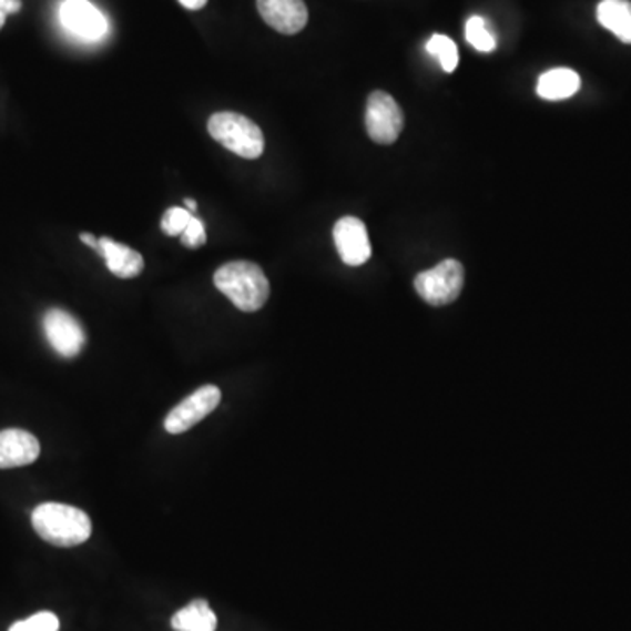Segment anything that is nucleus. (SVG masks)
<instances>
[{
    "label": "nucleus",
    "mask_w": 631,
    "mask_h": 631,
    "mask_svg": "<svg viewBox=\"0 0 631 631\" xmlns=\"http://www.w3.org/2000/svg\"><path fill=\"white\" fill-rule=\"evenodd\" d=\"M214 286L244 313H256L265 306L271 285L259 265L246 259L222 265L214 274Z\"/></svg>",
    "instance_id": "1"
},
{
    "label": "nucleus",
    "mask_w": 631,
    "mask_h": 631,
    "mask_svg": "<svg viewBox=\"0 0 631 631\" xmlns=\"http://www.w3.org/2000/svg\"><path fill=\"white\" fill-rule=\"evenodd\" d=\"M32 527L42 540L57 548H75L92 536V519L78 507L47 502L32 512Z\"/></svg>",
    "instance_id": "2"
},
{
    "label": "nucleus",
    "mask_w": 631,
    "mask_h": 631,
    "mask_svg": "<svg viewBox=\"0 0 631 631\" xmlns=\"http://www.w3.org/2000/svg\"><path fill=\"white\" fill-rule=\"evenodd\" d=\"M207 130L216 143L243 159L255 160L265 150V139L262 130L243 114L222 111L213 114L207 123Z\"/></svg>",
    "instance_id": "3"
},
{
    "label": "nucleus",
    "mask_w": 631,
    "mask_h": 631,
    "mask_svg": "<svg viewBox=\"0 0 631 631\" xmlns=\"http://www.w3.org/2000/svg\"><path fill=\"white\" fill-rule=\"evenodd\" d=\"M465 271L458 259H444L430 271L421 272L415 279L416 292L430 306H448L460 297Z\"/></svg>",
    "instance_id": "4"
},
{
    "label": "nucleus",
    "mask_w": 631,
    "mask_h": 631,
    "mask_svg": "<svg viewBox=\"0 0 631 631\" xmlns=\"http://www.w3.org/2000/svg\"><path fill=\"white\" fill-rule=\"evenodd\" d=\"M365 125L374 143L394 144L404 129V113L394 96L386 92L370 93Z\"/></svg>",
    "instance_id": "5"
},
{
    "label": "nucleus",
    "mask_w": 631,
    "mask_h": 631,
    "mask_svg": "<svg viewBox=\"0 0 631 631\" xmlns=\"http://www.w3.org/2000/svg\"><path fill=\"white\" fill-rule=\"evenodd\" d=\"M220 401H222V391L217 386H202L169 413L163 427L172 435L184 434L207 418L220 406Z\"/></svg>",
    "instance_id": "6"
},
{
    "label": "nucleus",
    "mask_w": 631,
    "mask_h": 631,
    "mask_svg": "<svg viewBox=\"0 0 631 631\" xmlns=\"http://www.w3.org/2000/svg\"><path fill=\"white\" fill-rule=\"evenodd\" d=\"M48 343L63 358H75L86 344L83 326L63 309H50L42 319Z\"/></svg>",
    "instance_id": "7"
},
{
    "label": "nucleus",
    "mask_w": 631,
    "mask_h": 631,
    "mask_svg": "<svg viewBox=\"0 0 631 631\" xmlns=\"http://www.w3.org/2000/svg\"><path fill=\"white\" fill-rule=\"evenodd\" d=\"M334 243L340 259L349 267H360L373 256L367 226L355 216L340 217L334 226Z\"/></svg>",
    "instance_id": "8"
},
{
    "label": "nucleus",
    "mask_w": 631,
    "mask_h": 631,
    "mask_svg": "<svg viewBox=\"0 0 631 631\" xmlns=\"http://www.w3.org/2000/svg\"><path fill=\"white\" fill-rule=\"evenodd\" d=\"M60 20L78 38L95 41L108 34V20L89 0H65L60 8Z\"/></svg>",
    "instance_id": "9"
},
{
    "label": "nucleus",
    "mask_w": 631,
    "mask_h": 631,
    "mask_svg": "<svg viewBox=\"0 0 631 631\" xmlns=\"http://www.w3.org/2000/svg\"><path fill=\"white\" fill-rule=\"evenodd\" d=\"M256 6L265 23L281 34H298L309 20L304 0H256Z\"/></svg>",
    "instance_id": "10"
},
{
    "label": "nucleus",
    "mask_w": 631,
    "mask_h": 631,
    "mask_svg": "<svg viewBox=\"0 0 631 631\" xmlns=\"http://www.w3.org/2000/svg\"><path fill=\"white\" fill-rule=\"evenodd\" d=\"M41 455L35 435L20 428L0 431V469H18L34 464Z\"/></svg>",
    "instance_id": "11"
},
{
    "label": "nucleus",
    "mask_w": 631,
    "mask_h": 631,
    "mask_svg": "<svg viewBox=\"0 0 631 631\" xmlns=\"http://www.w3.org/2000/svg\"><path fill=\"white\" fill-rule=\"evenodd\" d=\"M99 255L104 256L109 271L122 279H132L144 271L143 256L125 244L114 243L113 238H99Z\"/></svg>",
    "instance_id": "12"
},
{
    "label": "nucleus",
    "mask_w": 631,
    "mask_h": 631,
    "mask_svg": "<svg viewBox=\"0 0 631 631\" xmlns=\"http://www.w3.org/2000/svg\"><path fill=\"white\" fill-rule=\"evenodd\" d=\"M581 90V78L572 69L560 68L543 72L537 83V93L543 101H564Z\"/></svg>",
    "instance_id": "13"
},
{
    "label": "nucleus",
    "mask_w": 631,
    "mask_h": 631,
    "mask_svg": "<svg viewBox=\"0 0 631 631\" xmlns=\"http://www.w3.org/2000/svg\"><path fill=\"white\" fill-rule=\"evenodd\" d=\"M597 18L603 29L611 30L612 34L631 44V2L630 0H602L598 4Z\"/></svg>",
    "instance_id": "14"
},
{
    "label": "nucleus",
    "mask_w": 631,
    "mask_h": 631,
    "mask_svg": "<svg viewBox=\"0 0 631 631\" xmlns=\"http://www.w3.org/2000/svg\"><path fill=\"white\" fill-rule=\"evenodd\" d=\"M171 627L174 631H216L217 618L205 600H193L172 615Z\"/></svg>",
    "instance_id": "15"
},
{
    "label": "nucleus",
    "mask_w": 631,
    "mask_h": 631,
    "mask_svg": "<svg viewBox=\"0 0 631 631\" xmlns=\"http://www.w3.org/2000/svg\"><path fill=\"white\" fill-rule=\"evenodd\" d=\"M465 35H467L470 47L476 48L481 53H491L497 48V39L489 32L485 18H469L467 26H465Z\"/></svg>",
    "instance_id": "16"
},
{
    "label": "nucleus",
    "mask_w": 631,
    "mask_h": 631,
    "mask_svg": "<svg viewBox=\"0 0 631 631\" xmlns=\"http://www.w3.org/2000/svg\"><path fill=\"white\" fill-rule=\"evenodd\" d=\"M427 51L439 59L444 71L455 72V69L458 68V60H460V57H458V48H456L455 42L446 38V35H431L430 41L427 42Z\"/></svg>",
    "instance_id": "17"
},
{
    "label": "nucleus",
    "mask_w": 631,
    "mask_h": 631,
    "mask_svg": "<svg viewBox=\"0 0 631 631\" xmlns=\"http://www.w3.org/2000/svg\"><path fill=\"white\" fill-rule=\"evenodd\" d=\"M60 621L53 612H38L30 618L18 621L9 631H59Z\"/></svg>",
    "instance_id": "18"
},
{
    "label": "nucleus",
    "mask_w": 631,
    "mask_h": 631,
    "mask_svg": "<svg viewBox=\"0 0 631 631\" xmlns=\"http://www.w3.org/2000/svg\"><path fill=\"white\" fill-rule=\"evenodd\" d=\"M193 214L186 207H171L162 217V231L171 237L183 234Z\"/></svg>",
    "instance_id": "19"
},
{
    "label": "nucleus",
    "mask_w": 631,
    "mask_h": 631,
    "mask_svg": "<svg viewBox=\"0 0 631 631\" xmlns=\"http://www.w3.org/2000/svg\"><path fill=\"white\" fill-rule=\"evenodd\" d=\"M205 241H207V235H205L204 223L199 217L193 216L189 226L181 234V243L186 247L197 250V247L204 246Z\"/></svg>",
    "instance_id": "20"
},
{
    "label": "nucleus",
    "mask_w": 631,
    "mask_h": 631,
    "mask_svg": "<svg viewBox=\"0 0 631 631\" xmlns=\"http://www.w3.org/2000/svg\"><path fill=\"white\" fill-rule=\"evenodd\" d=\"M180 4H183L190 11H199V9L207 4V0H180Z\"/></svg>",
    "instance_id": "21"
},
{
    "label": "nucleus",
    "mask_w": 631,
    "mask_h": 631,
    "mask_svg": "<svg viewBox=\"0 0 631 631\" xmlns=\"http://www.w3.org/2000/svg\"><path fill=\"white\" fill-rule=\"evenodd\" d=\"M80 238L81 243L86 244V246L92 247V250H95V252L99 253V238H96L95 235L81 234Z\"/></svg>",
    "instance_id": "22"
},
{
    "label": "nucleus",
    "mask_w": 631,
    "mask_h": 631,
    "mask_svg": "<svg viewBox=\"0 0 631 631\" xmlns=\"http://www.w3.org/2000/svg\"><path fill=\"white\" fill-rule=\"evenodd\" d=\"M21 9V0H8L4 6V13L6 14H14L18 13Z\"/></svg>",
    "instance_id": "23"
},
{
    "label": "nucleus",
    "mask_w": 631,
    "mask_h": 631,
    "mask_svg": "<svg viewBox=\"0 0 631 631\" xmlns=\"http://www.w3.org/2000/svg\"><path fill=\"white\" fill-rule=\"evenodd\" d=\"M184 207H186V210L190 211V213H195V211H197L199 204L197 201H192V199H186V201H184Z\"/></svg>",
    "instance_id": "24"
},
{
    "label": "nucleus",
    "mask_w": 631,
    "mask_h": 631,
    "mask_svg": "<svg viewBox=\"0 0 631 631\" xmlns=\"http://www.w3.org/2000/svg\"><path fill=\"white\" fill-rule=\"evenodd\" d=\"M6 17H8V14H6L4 11H2V9H0V29H2V27H4Z\"/></svg>",
    "instance_id": "25"
},
{
    "label": "nucleus",
    "mask_w": 631,
    "mask_h": 631,
    "mask_svg": "<svg viewBox=\"0 0 631 631\" xmlns=\"http://www.w3.org/2000/svg\"><path fill=\"white\" fill-rule=\"evenodd\" d=\"M6 2H8V0H0V9H2V11H4Z\"/></svg>",
    "instance_id": "26"
}]
</instances>
